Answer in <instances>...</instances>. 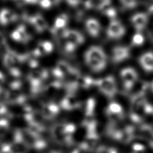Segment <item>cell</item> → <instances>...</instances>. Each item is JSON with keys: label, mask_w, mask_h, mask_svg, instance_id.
I'll list each match as a JSON object with an SVG mask.
<instances>
[{"label": "cell", "mask_w": 153, "mask_h": 153, "mask_svg": "<svg viewBox=\"0 0 153 153\" xmlns=\"http://www.w3.org/2000/svg\"><path fill=\"white\" fill-rule=\"evenodd\" d=\"M126 33L124 25L118 20L111 21L107 27L106 34L111 39H118L122 38Z\"/></svg>", "instance_id": "cell-3"}, {"label": "cell", "mask_w": 153, "mask_h": 153, "mask_svg": "<svg viewBox=\"0 0 153 153\" xmlns=\"http://www.w3.org/2000/svg\"><path fill=\"white\" fill-rule=\"evenodd\" d=\"M16 131L29 148H33L35 149H41L45 148L46 145L45 141L41 138L38 133L30 128L19 129Z\"/></svg>", "instance_id": "cell-2"}, {"label": "cell", "mask_w": 153, "mask_h": 153, "mask_svg": "<svg viewBox=\"0 0 153 153\" xmlns=\"http://www.w3.org/2000/svg\"><path fill=\"white\" fill-rule=\"evenodd\" d=\"M98 82L100 88L104 91H112L115 88V81L112 76H107Z\"/></svg>", "instance_id": "cell-9"}, {"label": "cell", "mask_w": 153, "mask_h": 153, "mask_svg": "<svg viewBox=\"0 0 153 153\" xmlns=\"http://www.w3.org/2000/svg\"><path fill=\"white\" fill-rule=\"evenodd\" d=\"M120 78L124 86L126 88H130L137 81L138 75L134 68L126 67L120 71Z\"/></svg>", "instance_id": "cell-4"}, {"label": "cell", "mask_w": 153, "mask_h": 153, "mask_svg": "<svg viewBox=\"0 0 153 153\" xmlns=\"http://www.w3.org/2000/svg\"><path fill=\"white\" fill-rule=\"evenodd\" d=\"M68 37L71 41V43L74 44H81L83 42V36L82 35L76 31H70L68 33Z\"/></svg>", "instance_id": "cell-11"}, {"label": "cell", "mask_w": 153, "mask_h": 153, "mask_svg": "<svg viewBox=\"0 0 153 153\" xmlns=\"http://www.w3.org/2000/svg\"><path fill=\"white\" fill-rule=\"evenodd\" d=\"M10 124L6 118L0 119V137H4L8 131Z\"/></svg>", "instance_id": "cell-12"}, {"label": "cell", "mask_w": 153, "mask_h": 153, "mask_svg": "<svg viewBox=\"0 0 153 153\" xmlns=\"http://www.w3.org/2000/svg\"><path fill=\"white\" fill-rule=\"evenodd\" d=\"M144 41L143 36L140 33H136L133 38V44L135 45H141Z\"/></svg>", "instance_id": "cell-13"}, {"label": "cell", "mask_w": 153, "mask_h": 153, "mask_svg": "<svg viewBox=\"0 0 153 153\" xmlns=\"http://www.w3.org/2000/svg\"><path fill=\"white\" fill-rule=\"evenodd\" d=\"M84 59L87 66L94 72L103 71L107 65V56L99 45H91L85 51Z\"/></svg>", "instance_id": "cell-1"}, {"label": "cell", "mask_w": 153, "mask_h": 153, "mask_svg": "<svg viewBox=\"0 0 153 153\" xmlns=\"http://www.w3.org/2000/svg\"><path fill=\"white\" fill-rule=\"evenodd\" d=\"M131 22L134 29L140 32L145 28L148 23V16L142 12L136 13L131 17Z\"/></svg>", "instance_id": "cell-8"}, {"label": "cell", "mask_w": 153, "mask_h": 153, "mask_svg": "<svg viewBox=\"0 0 153 153\" xmlns=\"http://www.w3.org/2000/svg\"><path fill=\"white\" fill-rule=\"evenodd\" d=\"M129 56V48L125 46H116L112 50V59L115 63L122 62L128 59Z\"/></svg>", "instance_id": "cell-6"}, {"label": "cell", "mask_w": 153, "mask_h": 153, "mask_svg": "<svg viewBox=\"0 0 153 153\" xmlns=\"http://www.w3.org/2000/svg\"><path fill=\"white\" fill-rule=\"evenodd\" d=\"M7 144L0 142V153H7Z\"/></svg>", "instance_id": "cell-14"}, {"label": "cell", "mask_w": 153, "mask_h": 153, "mask_svg": "<svg viewBox=\"0 0 153 153\" xmlns=\"http://www.w3.org/2000/svg\"><path fill=\"white\" fill-rule=\"evenodd\" d=\"M150 87H151V88L152 89V90L153 91V80L152 81V82H151V85H150Z\"/></svg>", "instance_id": "cell-15"}, {"label": "cell", "mask_w": 153, "mask_h": 153, "mask_svg": "<svg viewBox=\"0 0 153 153\" xmlns=\"http://www.w3.org/2000/svg\"><path fill=\"white\" fill-rule=\"evenodd\" d=\"M57 107L52 103L44 105L41 109V114L45 119L53 118L57 113Z\"/></svg>", "instance_id": "cell-10"}, {"label": "cell", "mask_w": 153, "mask_h": 153, "mask_svg": "<svg viewBox=\"0 0 153 153\" xmlns=\"http://www.w3.org/2000/svg\"><path fill=\"white\" fill-rule=\"evenodd\" d=\"M84 26L87 33L91 37L96 38L99 36L101 32V25L98 20L91 17L85 21Z\"/></svg>", "instance_id": "cell-5"}, {"label": "cell", "mask_w": 153, "mask_h": 153, "mask_svg": "<svg viewBox=\"0 0 153 153\" xmlns=\"http://www.w3.org/2000/svg\"><path fill=\"white\" fill-rule=\"evenodd\" d=\"M139 63L144 71L153 72V53L146 51L142 54L139 58Z\"/></svg>", "instance_id": "cell-7"}]
</instances>
